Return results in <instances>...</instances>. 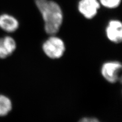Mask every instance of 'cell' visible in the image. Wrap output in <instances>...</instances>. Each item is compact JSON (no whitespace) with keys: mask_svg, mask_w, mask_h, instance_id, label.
<instances>
[{"mask_svg":"<svg viewBox=\"0 0 122 122\" xmlns=\"http://www.w3.org/2000/svg\"><path fill=\"white\" fill-rule=\"evenodd\" d=\"M36 5L42 16L45 32L54 35L59 32L63 20L61 8L56 2L49 0H35Z\"/></svg>","mask_w":122,"mask_h":122,"instance_id":"1","label":"cell"},{"mask_svg":"<svg viewBox=\"0 0 122 122\" xmlns=\"http://www.w3.org/2000/svg\"><path fill=\"white\" fill-rule=\"evenodd\" d=\"M42 48L46 55L53 59L62 57L65 51V46L63 41L61 38L53 36L45 42Z\"/></svg>","mask_w":122,"mask_h":122,"instance_id":"2","label":"cell"},{"mask_svg":"<svg viewBox=\"0 0 122 122\" xmlns=\"http://www.w3.org/2000/svg\"><path fill=\"white\" fill-rule=\"evenodd\" d=\"M122 65L117 61H111L104 63L101 68V73L107 81L115 83L120 78Z\"/></svg>","mask_w":122,"mask_h":122,"instance_id":"3","label":"cell"},{"mask_svg":"<svg viewBox=\"0 0 122 122\" xmlns=\"http://www.w3.org/2000/svg\"><path fill=\"white\" fill-rule=\"evenodd\" d=\"M100 8V3L97 0H81L78 9L81 14L87 19L95 17Z\"/></svg>","mask_w":122,"mask_h":122,"instance_id":"4","label":"cell"},{"mask_svg":"<svg viewBox=\"0 0 122 122\" xmlns=\"http://www.w3.org/2000/svg\"><path fill=\"white\" fill-rule=\"evenodd\" d=\"M106 36L114 43H120L122 40V25L120 21L112 20L108 23L106 29Z\"/></svg>","mask_w":122,"mask_h":122,"instance_id":"5","label":"cell"},{"mask_svg":"<svg viewBox=\"0 0 122 122\" xmlns=\"http://www.w3.org/2000/svg\"><path fill=\"white\" fill-rule=\"evenodd\" d=\"M16 48V44L13 38L6 36L0 38V58L5 59L12 54Z\"/></svg>","mask_w":122,"mask_h":122,"instance_id":"6","label":"cell"},{"mask_svg":"<svg viewBox=\"0 0 122 122\" xmlns=\"http://www.w3.org/2000/svg\"><path fill=\"white\" fill-rule=\"evenodd\" d=\"M19 22L17 19L8 14L0 15V28L8 33H12L17 30Z\"/></svg>","mask_w":122,"mask_h":122,"instance_id":"7","label":"cell"},{"mask_svg":"<svg viewBox=\"0 0 122 122\" xmlns=\"http://www.w3.org/2000/svg\"><path fill=\"white\" fill-rule=\"evenodd\" d=\"M12 108L10 99L6 96L0 95V117H4L9 113Z\"/></svg>","mask_w":122,"mask_h":122,"instance_id":"8","label":"cell"},{"mask_svg":"<svg viewBox=\"0 0 122 122\" xmlns=\"http://www.w3.org/2000/svg\"><path fill=\"white\" fill-rule=\"evenodd\" d=\"M102 5L108 8H116L119 6L121 0H99Z\"/></svg>","mask_w":122,"mask_h":122,"instance_id":"9","label":"cell"},{"mask_svg":"<svg viewBox=\"0 0 122 122\" xmlns=\"http://www.w3.org/2000/svg\"><path fill=\"white\" fill-rule=\"evenodd\" d=\"M86 122H100L98 119L93 117H87Z\"/></svg>","mask_w":122,"mask_h":122,"instance_id":"10","label":"cell"}]
</instances>
